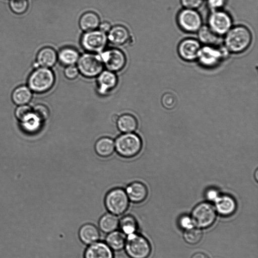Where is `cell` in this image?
<instances>
[{
	"instance_id": "obj_3",
	"label": "cell",
	"mask_w": 258,
	"mask_h": 258,
	"mask_svg": "<svg viewBox=\"0 0 258 258\" xmlns=\"http://www.w3.org/2000/svg\"><path fill=\"white\" fill-rule=\"evenodd\" d=\"M123 249L130 258H148L152 250L148 240L137 232L126 236Z\"/></svg>"
},
{
	"instance_id": "obj_25",
	"label": "cell",
	"mask_w": 258,
	"mask_h": 258,
	"mask_svg": "<svg viewBox=\"0 0 258 258\" xmlns=\"http://www.w3.org/2000/svg\"><path fill=\"white\" fill-rule=\"evenodd\" d=\"M100 23L98 15L92 12H88L82 15L79 20V25L85 32L96 30Z\"/></svg>"
},
{
	"instance_id": "obj_13",
	"label": "cell",
	"mask_w": 258,
	"mask_h": 258,
	"mask_svg": "<svg viewBox=\"0 0 258 258\" xmlns=\"http://www.w3.org/2000/svg\"><path fill=\"white\" fill-rule=\"evenodd\" d=\"M84 258H114V253L105 242L98 240L88 245Z\"/></svg>"
},
{
	"instance_id": "obj_31",
	"label": "cell",
	"mask_w": 258,
	"mask_h": 258,
	"mask_svg": "<svg viewBox=\"0 0 258 258\" xmlns=\"http://www.w3.org/2000/svg\"><path fill=\"white\" fill-rule=\"evenodd\" d=\"M15 116L20 121L25 122L33 117L32 108L27 105H20L16 110Z\"/></svg>"
},
{
	"instance_id": "obj_15",
	"label": "cell",
	"mask_w": 258,
	"mask_h": 258,
	"mask_svg": "<svg viewBox=\"0 0 258 258\" xmlns=\"http://www.w3.org/2000/svg\"><path fill=\"white\" fill-rule=\"evenodd\" d=\"M216 212L224 217H228L234 213L237 204L234 199L230 196H219L215 201Z\"/></svg>"
},
{
	"instance_id": "obj_35",
	"label": "cell",
	"mask_w": 258,
	"mask_h": 258,
	"mask_svg": "<svg viewBox=\"0 0 258 258\" xmlns=\"http://www.w3.org/2000/svg\"><path fill=\"white\" fill-rule=\"evenodd\" d=\"M79 73V72L77 67L74 65L67 66L64 71V76L70 80L76 79L78 77Z\"/></svg>"
},
{
	"instance_id": "obj_14",
	"label": "cell",
	"mask_w": 258,
	"mask_h": 258,
	"mask_svg": "<svg viewBox=\"0 0 258 258\" xmlns=\"http://www.w3.org/2000/svg\"><path fill=\"white\" fill-rule=\"evenodd\" d=\"M200 43L193 39H186L182 41L178 48L180 57L187 61L194 60L198 58L201 48Z\"/></svg>"
},
{
	"instance_id": "obj_21",
	"label": "cell",
	"mask_w": 258,
	"mask_h": 258,
	"mask_svg": "<svg viewBox=\"0 0 258 258\" xmlns=\"http://www.w3.org/2000/svg\"><path fill=\"white\" fill-rule=\"evenodd\" d=\"M126 236L120 230L108 233L105 242L113 250L118 251L124 248Z\"/></svg>"
},
{
	"instance_id": "obj_16",
	"label": "cell",
	"mask_w": 258,
	"mask_h": 258,
	"mask_svg": "<svg viewBox=\"0 0 258 258\" xmlns=\"http://www.w3.org/2000/svg\"><path fill=\"white\" fill-rule=\"evenodd\" d=\"M125 191L129 201L136 204L144 201L148 194L146 186L139 181H135L130 183L126 187Z\"/></svg>"
},
{
	"instance_id": "obj_41",
	"label": "cell",
	"mask_w": 258,
	"mask_h": 258,
	"mask_svg": "<svg viewBox=\"0 0 258 258\" xmlns=\"http://www.w3.org/2000/svg\"><path fill=\"white\" fill-rule=\"evenodd\" d=\"M191 258H209L205 253L201 252H198L192 254Z\"/></svg>"
},
{
	"instance_id": "obj_7",
	"label": "cell",
	"mask_w": 258,
	"mask_h": 258,
	"mask_svg": "<svg viewBox=\"0 0 258 258\" xmlns=\"http://www.w3.org/2000/svg\"><path fill=\"white\" fill-rule=\"evenodd\" d=\"M77 68L83 76L87 78L98 76L103 69L100 56L92 53H86L80 56Z\"/></svg>"
},
{
	"instance_id": "obj_19",
	"label": "cell",
	"mask_w": 258,
	"mask_h": 258,
	"mask_svg": "<svg viewBox=\"0 0 258 258\" xmlns=\"http://www.w3.org/2000/svg\"><path fill=\"white\" fill-rule=\"evenodd\" d=\"M107 40L115 45H121L125 43L130 39V33L127 29L122 25H116L111 27L107 35Z\"/></svg>"
},
{
	"instance_id": "obj_20",
	"label": "cell",
	"mask_w": 258,
	"mask_h": 258,
	"mask_svg": "<svg viewBox=\"0 0 258 258\" xmlns=\"http://www.w3.org/2000/svg\"><path fill=\"white\" fill-rule=\"evenodd\" d=\"M57 59V54L55 50L50 47H45L38 52L36 63L41 67L49 68L55 64Z\"/></svg>"
},
{
	"instance_id": "obj_6",
	"label": "cell",
	"mask_w": 258,
	"mask_h": 258,
	"mask_svg": "<svg viewBox=\"0 0 258 258\" xmlns=\"http://www.w3.org/2000/svg\"><path fill=\"white\" fill-rule=\"evenodd\" d=\"M216 216L215 207L209 202H203L193 209L190 217L195 226L204 229L214 223Z\"/></svg>"
},
{
	"instance_id": "obj_11",
	"label": "cell",
	"mask_w": 258,
	"mask_h": 258,
	"mask_svg": "<svg viewBox=\"0 0 258 258\" xmlns=\"http://www.w3.org/2000/svg\"><path fill=\"white\" fill-rule=\"evenodd\" d=\"M209 28L217 35L225 34L231 28L232 20L226 13L217 11L212 13L209 18Z\"/></svg>"
},
{
	"instance_id": "obj_4",
	"label": "cell",
	"mask_w": 258,
	"mask_h": 258,
	"mask_svg": "<svg viewBox=\"0 0 258 258\" xmlns=\"http://www.w3.org/2000/svg\"><path fill=\"white\" fill-rule=\"evenodd\" d=\"M55 77L51 70L47 68L40 67L35 70L30 75L28 85L31 91L42 93L49 90L53 86Z\"/></svg>"
},
{
	"instance_id": "obj_42",
	"label": "cell",
	"mask_w": 258,
	"mask_h": 258,
	"mask_svg": "<svg viewBox=\"0 0 258 258\" xmlns=\"http://www.w3.org/2000/svg\"><path fill=\"white\" fill-rule=\"evenodd\" d=\"M258 171H257V170H256L255 172V178L256 179V181H257V179H258Z\"/></svg>"
},
{
	"instance_id": "obj_32",
	"label": "cell",
	"mask_w": 258,
	"mask_h": 258,
	"mask_svg": "<svg viewBox=\"0 0 258 258\" xmlns=\"http://www.w3.org/2000/svg\"><path fill=\"white\" fill-rule=\"evenodd\" d=\"M32 110L34 116L41 122L47 120L49 116V110L44 104H37L32 108Z\"/></svg>"
},
{
	"instance_id": "obj_10",
	"label": "cell",
	"mask_w": 258,
	"mask_h": 258,
	"mask_svg": "<svg viewBox=\"0 0 258 258\" xmlns=\"http://www.w3.org/2000/svg\"><path fill=\"white\" fill-rule=\"evenodd\" d=\"M177 21L182 30L188 32L198 31L202 27V19L199 14L192 9H185L178 14Z\"/></svg>"
},
{
	"instance_id": "obj_5",
	"label": "cell",
	"mask_w": 258,
	"mask_h": 258,
	"mask_svg": "<svg viewBox=\"0 0 258 258\" xmlns=\"http://www.w3.org/2000/svg\"><path fill=\"white\" fill-rule=\"evenodd\" d=\"M130 201L122 188H115L109 191L104 199L105 206L108 211L116 216L123 214L127 210Z\"/></svg>"
},
{
	"instance_id": "obj_12",
	"label": "cell",
	"mask_w": 258,
	"mask_h": 258,
	"mask_svg": "<svg viewBox=\"0 0 258 258\" xmlns=\"http://www.w3.org/2000/svg\"><path fill=\"white\" fill-rule=\"evenodd\" d=\"M224 52L218 48L210 45L201 47L198 59L204 66L212 67L217 65L222 60Z\"/></svg>"
},
{
	"instance_id": "obj_38",
	"label": "cell",
	"mask_w": 258,
	"mask_h": 258,
	"mask_svg": "<svg viewBox=\"0 0 258 258\" xmlns=\"http://www.w3.org/2000/svg\"><path fill=\"white\" fill-rule=\"evenodd\" d=\"M220 195L218 191L214 188L209 189L206 193V198L210 201H215L219 197Z\"/></svg>"
},
{
	"instance_id": "obj_36",
	"label": "cell",
	"mask_w": 258,
	"mask_h": 258,
	"mask_svg": "<svg viewBox=\"0 0 258 258\" xmlns=\"http://www.w3.org/2000/svg\"><path fill=\"white\" fill-rule=\"evenodd\" d=\"M179 225L184 230L194 226L191 217L187 215L182 216L179 218Z\"/></svg>"
},
{
	"instance_id": "obj_33",
	"label": "cell",
	"mask_w": 258,
	"mask_h": 258,
	"mask_svg": "<svg viewBox=\"0 0 258 258\" xmlns=\"http://www.w3.org/2000/svg\"><path fill=\"white\" fill-rule=\"evenodd\" d=\"M28 0H10L9 6L11 10L17 14L24 13L29 6Z\"/></svg>"
},
{
	"instance_id": "obj_2",
	"label": "cell",
	"mask_w": 258,
	"mask_h": 258,
	"mask_svg": "<svg viewBox=\"0 0 258 258\" xmlns=\"http://www.w3.org/2000/svg\"><path fill=\"white\" fill-rule=\"evenodd\" d=\"M114 144L117 154L124 158H132L137 155L142 147L141 138L134 133H123L117 137Z\"/></svg>"
},
{
	"instance_id": "obj_34",
	"label": "cell",
	"mask_w": 258,
	"mask_h": 258,
	"mask_svg": "<svg viewBox=\"0 0 258 258\" xmlns=\"http://www.w3.org/2000/svg\"><path fill=\"white\" fill-rule=\"evenodd\" d=\"M161 102L166 109H172L176 105L177 99L173 94L167 92L162 96Z\"/></svg>"
},
{
	"instance_id": "obj_24",
	"label": "cell",
	"mask_w": 258,
	"mask_h": 258,
	"mask_svg": "<svg viewBox=\"0 0 258 258\" xmlns=\"http://www.w3.org/2000/svg\"><path fill=\"white\" fill-rule=\"evenodd\" d=\"M94 148L96 153L99 156L109 157L115 150L114 141L110 138L102 137L96 141Z\"/></svg>"
},
{
	"instance_id": "obj_40",
	"label": "cell",
	"mask_w": 258,
	"mask_h": 258,
	"mask_svg": "<svg viewBox=\"0 0 258 258\" xmlns=\"http://www.w3.org/2000/svg\"><path fill=\"white\" fill-rule=\"evenodd\" d=\"M98 27L99 28V30L105 33H108L111 28L110 24L107 22L100 23Z\"/></svg>"
},
{
	"instance_id": "obj_18",
	"label": "cell",
	"mask_w": 258,
	"mask_h": 258,
	"mask_svg": "<svg viewBox=\"0 0 258 258\" xmlns=\"http://www.w3.org/2000/svg\"><path fill=\"white\" fill-rule=\"evenodd\" d=\"M97 83L99 92L105 94L116 86L117 77L113 72L108 70L102 71L98 76Z\"/></svg>"
},
{
	"instance_id": "obj_1",
	"label": "cell",
	"mask_w": 258,
	"mask_h": 258,
	"mask_svg": "<svg viewBox=\"0 0 258 258\" xmlns=\"http://www.w3.org/2000/svg\"><path fill=\"white\" fill-rule=\"evenodd\" d=\"M252 36L250 31L243 26L231 28L226 33L225 44L226 49L233 53L244 51L250 45Z\"/></svg>"
},
{
	"instance_id": "obj_37",
	"label": "cell",
	"mask_w": 258,
	"mask_h": 258,
	"mask_svg": "<svg viewBox=\"0 0 258 258\" xmlns=\"http://www.w3.org/2000/svg\"><path fill=\"white\" fill-rule=\"evenodd\" d=\"M181 1L182 5L186 9L194 10L201 5L203 0H181Z\"/></svg>"
},
{
	"instance_id": "obj_23",
	"label": "cell",
	"mask_w": 258,
	"mask_h": 258,
	"mask_svg": "<svg viewBox=\"0 0 258 258\" xmlns=\"http://www.w3.org/2000/svg\"><path fill=\"white\" fill-rule=\"evenodd\" d=\"M119 219L117 216L110 213L102 215L99 220V229L103 233L108 234L117 229Z\"/></svg>"
},
{
	"instance_id": "obj_22",
	"label": "cell",
	"mask_w": 258,
	"mask_h": 258,
	"mask_svg": "<svg viewBox=\"0 0 258 258\" xmlns=\"http://www.w3.org/2000/svg\"><path fill=\"white\" fill-rule=\"evenodd\" d=\"M116 126L122 133H133L137 128L138 121L133 115L123 114L117 118Z\"/></svg>"
},
{
	"instance_id": "obj_30",
	"label": "cell",
	"mask_w": 258,
	"mask_h": 258,
	"mask_svg": "<svg viewBox=\"0 0 258 258\" xmlns=\"http://www.w3.org/2000/svg\"><path fill=\"white\" fill-rule=\"evenodd\" d=\"M183 237L187 243L195 245L198 243L202 239L203 232L200 228L194 226L184 230Z\"/></svg>"
},
{
	"instance_id": "obj_8",
	"label": "cell",
	"mask_w": 258,
	"mask_h": 258,
	"mask_svg": "<svg viewBox=\"0 0 258 258\" xmlns=\"http://www.w3.org/2000/svg\"><path fill=\"white\" fill-rule=\"evenodd\" d=\"M107 37L106 33L100 30L86 32L82 36L81 43L83 47L90 52H100L105 48Z\"/></svg>"
},
{
	"instance_id": "obj_29",
	"label": "cell",
	"mask_w": 258,
	"mask_h": 258,
	"mask_svg": "<svg viewBox=\"0 0 258 258\" xmlns=\"http://www.w3.org/2000/svg\"><path fill=\"white\" fill-rule=\"evenodd\" d=\"M198 36L200 40L206 45H212L218 43V35L215 33L208 26H203L198 30Z\"/></svg>"
},
{
	"instance_id": "obj_27",
	"label": "cell",
	"mask_w": 258,
	"mask_h": 258,
	"mask_svg": "<svg viewBox=\"0 0 258 258\" xmlns=\"http://www.w3.org/2000/svg\"><path fill=\"white\" fill-rule=\"evenodd\" d=\"M118 228L126 236L137 232L138 228L137 221L133 215L127 214L119 220Z\"/></svg>"
},
{
	"instance_id": "obj_39",
	"label": "cell",
	"mask_w": 258,
	"mask_h": 258,
	"mask_svg": "<svg viewBox=\"0 0 258 258\" xmlns=\"http://www.w3.org/2000/svg\"><path fill=\"white\" fill-rule=\"evenodd\" d=\"M225 0H208L210 7L214 10L221 8L224 4Z\"/></svg>"
},
{
	"instance_id": "obj_9",
	"label": "cell",
	"mask_w": 258,
	"mask_h": 258,
	"mask_svg": "<svg viewBox=\"0 0 258 258\" xmlns=\"http://www.w3.org/2000/svg\"><path fill=\"white\" fill-rule=\"evenodd\" d=\"M100 56L103 66L107 70L113 72L121 70L126 63L125 54L117 48L106 50Z\"/></svg>"
},
{
	"instance_id": "obj_17",
	"label": "cell",
	"mask_w": 258,
	"mask_h": 258,
	"mask_svg": "<svg viewBox=\"0 0 258 258\" xmlns=\"http://www.w3.org/2000/svg\"><path fill=\"white\" fill-rule=\"evenodd\" d=\"M78 234L80 241L87 245L98 241L100 237L99 229L91 223L83 225L79 230Z\"/></svg>"
},
{
	"instance_id": "obj_28",
	"label": "cell",
	"mask_w": 258,
	"mask_h": 258,
	"mask_svg": "<svg viewBox=\"0 0 258 258\" xmlns=\"http://www.w3.org/2000/svg\"><path fill=\"white\" fill-rule=\"evenodd\" d=\"M31 98L32 92L29 88L25 86H21L16 88L12 95L14 103L19 105L28 103Z\"/></svg>"
},
{
	"instance_id": "obj_26",
	"label": "cell",
	"mask_w": 258,
	"mask_h": 258,
	"mask_svg": "<svg viewBox=\"0 0 258 258\" xmlns=\"http://www.w3.org/2000/svg\"><path fill=\"white\" fill-rule=\"evenodd\" d=\"M80 55L77 50L72 47L61 49L57 54V59L65 66L74 65L77 62Z\"/></svg>"
}]
</instances>
